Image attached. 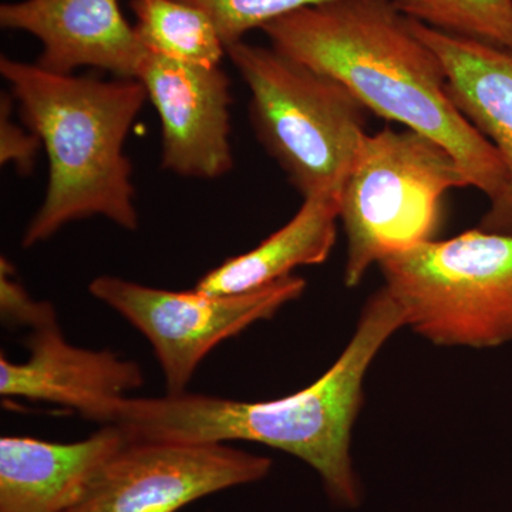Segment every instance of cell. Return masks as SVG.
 I'll return each mask as SVG.
<instances>
[{
	"label": "cell",
	"mask_w": 512,
	"mask_h": 512,
	"mask_svg": "<svg viewBox=\"0 0 512 512\" xmlns=\"http://www.w3.org/2000/svg\"><path fill=\"white\" fill-rule=\"evenodd\" d=\"M136 32L148 52L192 66L218 67L227 47L204 10L184 0H130Z\"/></svg>",
	"instance_id": "cell-15"
},
{
	"label": "cell",
	"mask_w": 512,
	"mask_h": 512,
	"mask_svg": "<svg viewBox=\"0 0 512 512\" xmlns=\"http://www.w3.org/2000/svg\"><path fill=\"white\" fill-rule=\"evenodd\" d=\"M0 311L8 325L35 329L56 318L55 308L47 302H36L15 279V269L8 259L0 262Z\"/></svg>",
	"instance_id": "cell-19"
},
{
	"label": "cell",
	"mask_w": 512,
	"mask_h": 512,
	"mask_svg": "<svg viewBox=\"0 0 512 512\" xmlns=\"http://www.w3.org/2000/svg\"><path fill=\"white\" fill-rule=\"evenodd\" d=\"M16 101L12 94L2 93L0 99V163L13 164L20 174L28 175L35 168L40 138L25 124L16 123L12 113Z\"/></svg>",
	"instance_id": "cell-18"
},
{
	"label": "cell",
	"mask_w": 512,
	"mask_h": 512,
	"mask_svg": "<svg viewBox=\"0 0 512 512\" xmlns=\"http://www.w3.org/2000/svg\"><path fill=\"white\" fill-rule=\"evenodd\" d=\"M406 326L447 348L512 342V237L481 228L434 239L380 262Z\"/></svg>",
	"instance_id": "cell-6"
},
{
	"label": "cell",
	"mask_w": 512,
	"mask_h": 512,
	"mask_svg": "<svg viewBox=\"0 0 512 512\" xmlns=\"http://www.w3.org/2000/svg\"><path fill=\"white\" fill-rule=\"evenodd\" d=\"M431 29L512 50V0H392Z\"/></svg>",
	"instance_id": "cell-16"
},
{
	"label": "cell",
	"mask_w": 512,
	"mask_h": 512,
	"mask_svg": "<svg viewBox=\"0 0 512 512\" xmlns=\"http://www.w3.org/2000/svg\"><path fill=\"white\" fill-rule=\"evenodd\" d=\"M261 30L278 52L342 83L376 116L446 148L490 202L504 191L503 158L457 109L439 57L392 0H329Z\"/></svg>",
	"instance_id": "cell-1"
},
{
	"label": "cell",
	"mask_w": 512,
	"mask_h": 512,
	"mask_svg": "<svg viewBox=\"0 0 512 512\" xmlns=\"http://www.w3.org/2000/svg\"><path fill=\"white\" fill-rule=\"evenodd\" d=\"M0 26L42 43L37 64L73 74L80 67L136 79L146 53L119 0H19L0 6Z\"/></svg>",
	"instance_id": "cell-11"
},
{
	"label": "cell",
	"mask_w": 512,
	"mask_h": 512,
	"mask_svg": "<svg viewBox=\"0 0 512 512\" xmlns=\"http://www.w3.org/2000/svg\"><path fill=\"white\" fill-rule=\"evenodd\" d=\"M338 220L336 195L303 198L288 224L258 247L207 272L194 289L208 295H237L281 281L298 266L323 264L335 247Z\"/></svg>",
	"instance_id": "cell-14"
},
{
	"label": "cell",
	"mask_w": 512,
	"mask_h": 512,
	"mask_svg": "<svg viewBox=\"0 0 512 512\" xmlns=\"http://www.w3.org/2000/svg\"><path fill=\"white\" fill-rule=\"evenodd\" d=\"M227 56L247 84L255 136L303 198L339 197L369 110L326 76L278 52L241 40Z\"/></svg>",
	"instance_id": "cell-4"
},
{
	"label": "cell",
	"mask_w": 512,
	"mask_h": 512,
	"mask_svg": "<svg viewBox=\"0 0 512 512\" xmlns=\"http://www.w3.org/2000/svg\"><path fill=\"white\" fill-rule=\"evenodd\" d=\"M136 80L160 117L164 170L201 180L231 173V82L221 66H192L146 50Z\"/></svg>",
	"instance_id": "cell-9"
},
{
	"label": "cell",
	"mask_w": 512,
	"mask_h": 512,
	"mask_svg": "<svg viewBox=\"0 0 512 512\" xmlns=\"http://www.w3.org/2000/svg\"><path fill=\"white\" fill-rule=\"evenodd\" d=\"M305 289V279L293 275L237 295L165 291L111 275L89 285L94 298L123 316L153 346L167 394L184 393L215 346L259 320L274 318Z\"/></svg>",
	"instance_id": "cell-7"
},
{
	"label": "cell",
	"mask_w": 512,
	"mask_h": 512,
	"mask_svg": "<svg viewBox=\"0 0 512 512\" xmlns=\"http://www.w3.org/2000/svg\"><path fill=\"white\" fill-rule=\"evenodd\" d=\"M0 74L20 120L40 138L49 161L45 200L25 229L23 248L86 218L137 229L133 164L124 144L148 101L143 84L53 73L5 55Z\"/></svg>",
	"instance_id": "cell-3"
},
{
	"label": "cell",
	"mask_w": 512,
	"mask_h": 512,
	"mask_svg": "<svg viewBox=\"0 0 512 512\" xmlns=\"http://www.w3.org/2000/svg\"><path fill=\"white\" fill-rule=\"evenodd\" d=\"M404 326L402 306L383 286L367 301L342 355L311 386L268 402L187 392L127 397L114 424L130 440L251 441L285 451L318 473L330 503L357 508L363 487L350 444L362 407L363 383L377 353Z\"/></svg>",
	"instance_id": "cell-2"
},
{
	"label": "cell",
	"mask_w": 512,
	"mask_h": 512,
	"mask_svg": "<svg viewBox=\"0 0 512 512\" xmlns=\"http://www.w3.org/2000/svg\"><path fill=\"white\" fill-rule=\"evenodd\" d=\"M271 468L269 458L225 443L126 437L67 512H177L208 495L258 483Z\"/></svg>",
	"instance_id": "cell-8"
},
{
	"label": "cell",
	"mask_w": 512,
	"mask_h": 512,
	"mask_svg": "<svg viewBox=\"0 0 512 512\" xmlns=\"http://www.w3.org/2000/svg\"><path fill=\"white\" fill-rule=\"evenodd\" d=\"M413 28L443 64L457 109L503 158L507 184L480 228L512 237V50L447 35L417 20Z\"/></svg>",
	"instance_id": "cell-12"
},
{
	"label": "cell",
	"mask_w": 512,
	"mask_h": 512,
	"mask_svg": "<svg viewBox=\"0 0 512 512\" xmlns=\"http://www.w3.org/2000/svg\"><path fill=\"white\" fill-rule=\"evenodd\" d=\"M126 441L116 424L76 443L0 439V512H67L101 464Z\"/></svg>",
	"instance_id": "cell-13"
},
{
	"label": "cell",
	"mask_w": 512,
	"mask_h": 512,
	"mask_svg": "<svg viewBox=\"0 0 512 512\" xmlns=\"http://www.w3.org/2000/svg\"><path fill=\"white\" fill-rule=\"evenodd\" d=\"M461 187L470 184L456 158L431 138L390 127L366 133L339 195L345 285L355 288L370 266L434 241L444 197Z\"/></svg>",
	"instance_id": "cell-5"
},
{
	"label": "cell",
	"mask_w": 512,
	"mask_h": 512,
	"mask_svg": "<svg viewBox=\"0 0 512 512\" xmlns=\"http://www.w3.org/2000/svg\"><path fill=\"white\" fill-rule=\"evenodd\" d=\"M29 359L0 356V394L59 404L89 421L114 424L127 393L144 384L141 367L110 350L70 345L56 318L32 329Z\"/></svg>",
	"instance_id": "cell-10"
},
{
	"label": "cell",
	"mask_w": 512,
	"mask_h": 512,
	"mask_svg": "<svg viewBox=\"0 0 512 512\" xmlns=\"http://www.w3.org/2000/svg\"><path fill=\"white\" fill-rule=\"evenodd\" d=\"M204 10L217 26L225 47L244 40L251 30L308 6L329 0H184Z\"/></svg>",
	"instance_id": "cell-17"
}]
</instances>
